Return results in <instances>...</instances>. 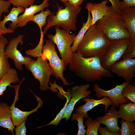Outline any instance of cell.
Masks as SVG:
<instances>
[{
  "label": "cell",
  "instance_id": "18",
  "mask_svg": "<svg viewBox=\"0 0 135 135\" xmlns=\"http://www.w3.org/2000/svg\"><path fill=\"white\" fill-rule=\"evenodd\" d=\"M49 0H44L40 4H33L25 8L23 14L18 16L17 22V27H22L26 26L35 14L43 10L49 6Z\"/></svg>",
  "mask_w": 135,
  "mask_h": 135
},
{
  "label": "cell",
  "instance_id": "6",
  "mask_svg": "<svg viewBox=\"0 0 135 135\" xmlns=\"http://www.w3.org/2000/svg\"><path fill=\"white\" fill-rule=\"evenodd\" d=\"M45 42V44L42 47L41 57L48 62L54 76L57 79L60 78L65 86L72 84V82H68L64 76L63 73L66 70V66L63 60L59 58L57 54L55 44L48 39L46 40Z\"/></svg>",
  "mask_w": 135,
  "mask_h": 135
},
{
  "label": "cell",
  "instance_id": "17",
  "mask_svg": "<svg viewBox=\"0 0 135 135\" xmlns=\"http://www.w3.org/2000/svg\"><path fill=\"white\" fill-rule=\"evenodd\" d=\"M82 100L85 101L86 103L84 104L78 106L76 110V112L82 114L86 118L88 116V112L99 104H102L104 105L105 113L106 112L110 106L114 105L110 99L106 96L99 100H94L91 98L89 99L87 97L82 98Z\"/></svg>",
  "mask_w": 135,
  "mask_h": 135
},
{
  "label": "cell",
  "instance_id": "3",
  "mask_svg": "<svg viewBox=\"0 0 135 135\" xmlns=\"http://www.w3.org/2000/svg\"><path fill=\"white\" fill-rule=\"evenodd\" d=\"M56 5L58 9L55 14L54 11L47 18L46 24L43 31L44 34L49 28L54 26L60 27L69 32L76 30L77 18L81 11V7H74L68 2L64 3V8L60 6L58 3Z\"/></svg>",
  "mask_w": 135,
  "mask_h": 135
},
{
  "label": "cell",
  "instance_id": "27",
  "mask_svg": "<svg viewBox=\"0 0 135 135\" xmlns=\"http://www.w3.org/2000/svg\"><path fill=\"white\" fill-rule=\"evenodd\" d=\"M85 122V125L87 126L86 132V135H98V129L100 125L97 119L94 120L91 118L89 116L86 118Z\"/></svg>",
  "mask_w": 135,
  "mask_h": 135
},
{
  "label": "cell",
  "instance_id": "28",
  "mask_svg": "<svg viewBox=\"0 0 135 135\" xmlns=\"http://www.w3.org/2000/svg\"><path fill=\"white\" fill-rule=\"evenodd\" d=\"M119 123L121 124V135H135V124L133 122L126 121L121 119Z\"/></svg>",
  "mask_w": 135,
  "mask_h": 135
},
{
  "label": "cell",
  "instance_id": "32",
  "mask_svg": "<svg viewBox=\"0 0 135 135\" xmlns=\"http://www.w3.org/2000/svg\"><path fill=\"white\" fill-rule=\"evenodd\" d=\"M122 59H128L135 58V40H131L124 52L122 56Z\"/></svg>",
  "mask_w": 135,
  "mask_h": 135
},
{
  "label": "cell",
  "instance_id": "4",
  "mask_svg": "<svg viewBox=\"0 0 135 135\" xmlns=\"http://www.w3.org/2000/svg\"><path fill=\"white\" fill-rule=\"evenodd\" d=\"M96 24L110 41L130 38L120 14L114 10L98 20Z\"/></svg>",
  "mask_w": 135,
  "mask_h": 135
},
{
  "label": "cell",
  "instance_id": "26",
  "mask_svg": "<svg viewBox=\"0 0 135 135\" xmlns=\"http://www.w3.org/2000/svg\"><path fill=\"white\" fill-rule=\"evenodd\" d=\"M49 9L44 11L42 10L39 14L33 15L31 18L30 21H32L38 26L40 32L42 31V27L46 24V19L48 16L52 13Z\"/></svg>",
  "mask_w": 135,
  "mask_h": 135
},
{
  "label": "cell",
  "instance_id": "8",
  "mask_svg": "<svg viewBox=\"0 0 135 135\" xmlns=\"http://www.w3.org/2000/svg\"><path fill=\"white\" fill-rule=\"evenodd\" d=\"M130 40L129 38L110 41L104 55L100 58L102 66L109 70L111 66L121 58Z\"/></svg>",
  "mask_w": 135,
  "mask_h": 135
},
{
  "label": "cell",
  "instance_id": "21",
  "mask_svg": "<svg viewBox=\"0 0 135 135\" xmlns=\"http://www.w3.org/2000/svg\"><path fill=\"white\" fill-rule=\"evenodd\" d=\"M118 111V118L133 122L135 120V103L129 102L126 104H120Z\"/></svg>",
  "mask_w": 135,
  "mask_h": 135
},
{
  "label": "cell",
  "instance_id": "25",
  "mask_svg": "<svg viewBox=\"0 0 135 135\" xmlns=\"http://www.w3.org/2000/svg\"><path fill=\"white\" fill-rule=\"evenodd\" d=\"M60 92L62 93V94L66 98V102L65 104L64 107L61 110L60 112L58 114L56 117L53 120L51 121L49 123L42 126L37 127V128H40L43 126H47L49 125H53L57 126L58 125L64 115L68 105V104L71 98L70 95V94L68 89L67 92L64 91L62 88L61 87L58 86V87Z\"/></svg>",
  "mask_w": 135,
  "mask_h": 135
},
{
  "label": "cell",
  "instance_id": "9",
  "mask_svg": "<svg viewBox=\"0 0 135 135\" xmlns=\"http://www.w3.org/2000/svg\"><path fill=\"white\" fill-rule=\"evenodd\" d=\"M23 35L19 34L12 38L8 42L4 50L5 55L13 60L16 68L20 70H23V65H27L32 59L29 56H24L17 49L19 43L21 45L23 44Z\"/></svg>",
  "mask_w": 135,
  "mask_h": 135
},
{
  "label": "cell",
  "instance_id": "10",
  "mask_svg": "<svg viewBox=\"0 0 135 135\" xmlns=\"http://www.w3.org/2000/svg\"><path fill=\"white\" fill-rule=\"evenodd\" d=\"M25 80V78H22L18 85L10 86L14 88L15 90V96L13 102L10 106V109L12 115V119L13 123L14 126H16L23 122L27 120L28 116L31 114L36 112L38 108L41 107L43 104L42 99L35 95L31 90L36 98L38 103L36 107L33 110L29 111H23L15 106L16 102L18 100L19 90L20 86L22 82Z\"/></svg>",
  "mask_w": 135,
  "mask_h": 135
},
{
  "label": "cell",
  "instance_id": "16",
  "mask_svg": "<svg viewBox=\"0 0 135 135\" xmlns=\"http://www.w3.org/2000/svg\"><path fill=\"white\" fill-rule=\"evenodd\" d=\"M108 1V0H105L98 3L88 2L86 4V9L90 12L92 15V26L96 24L98 20L104 16L114 10L111 6L107 5Z\"/></svg>",
  "mask_w": 135,
  "mask_h": 135
},
{
  "label": "cell",
  "instance_id": "2",
  "mask_svg": "<svg viewBox=\"0 0 135 135\" xmlns=\"http://www.w3.org/2000/svg\"><path fill=\"white\" fill-rule=\"evenodd\" d=\"M110 41L96 24L86 32L76 52L80 53L84 57L94 56L101 58Z\"/></svg>",
  "mask_w": 135,
  "mask_h": 135
},
{
  "label": "cell",
  "instance_id": "23",
  "mask_svg": "<svg viewBox=\"0 0 135 135\" xmlns=\"http://www.w3.org/2000/svg\"><path fill=\"white\" fill-rule=\"evenodd\" d=\"M8 42L4 36L0 44V79L11 68L8 58L4 54L5 46Z\"/></svg>",
  "mask_w": 135,
  "mask_h": 135
},
{
  "label": "cell",
  "instance_id": "35",
  "mask_svg": "<svg viewBox=\"0 0 135 135\" xmlns=\"http://www.w3.org/2000/svg\"><path fill=\"white\" fill-rule=\"evenodd\" d=\"M135 8V0H122L120 1V10L124 8Z\"/></svg>",
  "mask_w": 135,
  "mask_h": 135
},
{
  "label": "cell",
  "instance_id": "22",
  "mask_svg": "<svg viewBox=\"0 0 135 135\" xmlns=\"http://www.w3.org/2000/svg\"><path fill=\"white\" fill-rule=\"evenodd\" d=\"M20 82L16 70L11 68L0 79V96L3 94L7 87L11 83H20Z\"/></svg>",
  "mask_w": 135,
  "mask_h": 135
},
{
  "label": "cell",
  "instance_id": "34",
  "mask_svg": "<svg viewBox=\"0 0 135 135\" xmlns=\"http://www.w3.org/2000/svg\"><path fill=\"white\" fill-rule=\"evenodd\" d=\"M11 4L9 0H0V22L2 20V14L4 13H9Z\"/></svg>",
  "mask_w": 135,
  "mask_h": 135
},
{
  "label": "cell",
  "instance_id": "5",
  "mask_svg": "<svg viewBox=\"0 0 135 135\" xmlns=\"http://www.w3.org/2000/svg\"><path fill=\"white\" fill-rule=\"evenodd\" d=\"M55 30L54 35H47L48 39L56 44L61 59L66 67L71 62L73 57V53L71 47L76 35L75 34H70V32L64 29H61L57 26H56Z\"/></svg>",
  "mask_w": 135,
  "mask_h": 135
},
{
  "label": "cell",
  "instance_id": "1",
  "mask_svg": "<svg viewBox=\"0 0 135 135\" xmlns=\"http://www.w3.org/2000/svg\"><path fill=\"white\" fill-rule=\"evenodd\" d=\"M68 66L76 76L88 82L100 80L104 77H113L110 71L102 66L100 58L96 56L84 57L75 52Z\"/></svg>",
  "mask_w": 135,
  "mask_h": 135
},
{
  "label": "cell",
  "instance_id": "38",
  "mask_svg": "<svg viewBox=\"0 0 135 135\" xmlns=\"http://www.w3.org/2000/svg\"><path fill=\"white\" fill-rule=\"evenodd\" d=\"M99 133L102 135H120L119 134H116L111 132L106 127L99 126L98 129Z\"/></svg>",
  "mask_w": 135,
  "mask_h": 135
},
{
  "label": "cell",
  "instance_id": "20",
  "mask_svg": "<svg viewBox=\"0 0 135 135\" xmlns=\"http://www.w3.org/2000/svg\"><path fill=\"white\" fill-rule=\"evenodd\" d=\"M0 126L8 129L14 135L13 130L15 128L12 119L10 106L6 103H0Z\"/></svg>",
  "mask_w": 135,
  "mask_h": 135
},
{
  "label": "cell",
  "instance_id": "31",
  "mask_svg": "<svg viewBox=\"0 0 135 135\" xmlns=\"http://www.w3.org/2000/svg\"><path fill=\"white\" fill-rule=\"evenodd\" d=\"M83 116L77 112L73 113L72 116V121L76 120L78 122V131L77 135H84L86 130L84 129L85 125L83 124Z\"/></svg>",
  "mask_w": 135,
  "mask_h": 135
},
{
  "label": "cell",
  "instance_id": "29",
  "mask_svg": "<svg viewBox=\"0 0 135 135\" xmlns=\"http://www.w3.org/2000/svg\"><path fill=\"white\" fill-rule=\"evenodd\" d=\"M44 34L43 31L40 32V37L39 42L37 46L32 49H30L25 52L26 54L34 58L41 57L42 47L44 42Z\"/></svg>",
  "mask_w": 135,
  "mask_h": 135
},
{
  "label": "cell",
  "instance_id": "13",
  "mask_svg": "<svg viewBox=\"0 0 135 135\" xmlns=\"http://www.w3.org/2000/svg\"><path fill=\"white\" fill-rule=\"evenodd\" d=\"M110 70L126 82H130L135 77V58L122 59L114 64Z\"/></svg>",
  "mask_w": 135,
  "mask_h": 135
},
{
  "label": "cell",
  "instance_id": "33",
  "mask_svg": "<svg viewBox=\"0 0 135 135\" xmlns=\"http://www.w3.org/2000/svg\"><path fill=\"white\" fill-rule=\"evenodd\" d=\"M11 4L16 7H21L24 8L34 4L35 0H9Z\"/></svg>",
  "mask_w": 135,
  "mask_h": 135
},
{
  "label": "cell",
  "instance_id": "30",
  "mask_svg": "<svg viewBox=\"0 0 135 135\" xmlns=\"http://www.w3.org/2000/svg\"><path fill=\"white\" fill-rule=\"evenodd\" d=\"M122 94L128 100L135 103V85H133L130 82L123 89Z\"/></svg>",
  "mask_w": 135,
  "mask_h": 135
},
{
  "label": "cell",
  "instance_id": "19",
  "mask_svg": "<svg viewBox=\"0 0 135 135\" xmlns=\"http://www.w3.org/2000/svg\"><path fill=\"white\" fill-rule=\"evenodd\" d=\"M120 14L131 40H135V8L122 9Z\"/></svg>",
  "mask_w": 135,
  "mask_h": 135
},
{
  "label": "cell",
  "instance_id": "7",
  "mask_svg": "<svg viewBox=\"0 0 135 135\" xmlns=\"http://www.w3.org/2000/svg\"><path fill=\"white\" fill-rule=\"evenodd\" d=\"M25 66L34 78L40 82L39 88L41 90L46 91L49 89L48 84L50 76L52 75V70L47 60L44 59L41 57H38L36 60L32 59Z\"/></svg>",
  "mask_w": 135,
  "mask_h": 135
},
{
  "label": "cell",
  "instance_id": "24",
  "mask_svg": "<svg viewBox=\"0 0 135 135\" xmlns=\"http://www.w3.org/2000/svg\"><path fill=\"white\" fill-rule=\"evenodd\" d=\"M88 11V16L86 22L82 23V28L79 31L78 34L75 37L74 42L71 47L72 52L74 53L76 52L78 46L83 38L87 30L92 26V18L91 14Z\"/></svg>",
  "mask_w": 135,
  "mask_h": 135
},
{
  "label": "cell",
  "instance_id": "15",
  "mask_svg": "<svg viewBox=\"0 0 135 135\" xmlns=\"http://www.w3.org/2000/svg\"><path fill=\"white\" fill-rule=\"evenodd\" d=\"M118 111L113 105L107 112L105 113L104 116H99L96 119L100 125L104 124L111 132L119 134L121 135L120 128L118 125Z\"/></svg>",
  "mask_w": 135,
  "mask_h": 135
},
{
  "label": "cell",
  "instance_id": "41",
  "mask_svg": "<svg viewBox=\"0 0 135 135\" xmlns=\"http://www.w3.org/2000/svg\"><path fill=\"white\" fill-rule=\"evenodd\" d=\"M64 3L68 2V0H60Z\"/></svg>",
  "mask_w": 135,
  "mask_h": 135
},
{
  "label": "cell",
  "instance_id": "40",
  "mask_svg": "<svg viewBox=\"0 0 135 135\" xmlns=\"http://www.w3.org/2000/svg\"><path fill=\"white\" fill-rule=\"evenodd\" d=\"M3 34L2 32L0 31V44L1 42L2 37H3Z\"/></svg>",
  "mask_w": 135,
  "mask_h": 135
},
{
  "label": "cell",
  "instance_id": "37",
  "mask_svg": "<svg viewBox=\"0 0 135 135\" xmlns=\"http://www.w3.org/2000/svg\"><path fill=\"white\" fill-rule=\"evenodd\" d=\"M111 4V6L116 12L120 14V1L119 0H108Z\"/></svg>",
  "mask_w": 135,
  "mask_h": 135
},
{
  "label": "cell",
  "instance_id": "14",
  "mask_svg": "<svg viewBox=\"0 0 135 135\" xmlns=\"http://www.w3.org/2000/svg\"><path fill=\"white\" fill-rule=\"evenodd\" d=\"M24 10L25 8L23 7H14L7 16H4L3 19L0 22V31L3 34L14 32V30L18 28L17 22L18 16Z\"/></svg>",
  "mask_w": 135,
  "mask_h": 135
},
{
  "label": "cell",
  "instance_id": "11",
  "mask_svg": "<svg viewBox=\"0 0 135 135\" xmlns=\"http://www.w3.org/2000/svg\"><path fill=\"white\" fill-rule=\"evenodd\" d=\"M130 82H125L120 85H116L114 88L108 90H105L101 88L97 83L93 86V90L95 92L94 96L98 98H101L102 97L107 96L112 101L116 108L119 107L122 104H126L129 100L122 94V90L124 87Z\"/></svg>",
  "mask_w": 135,
  "mask_h": 135
},
{
  "label": "cell",
  "instance_id": "39",
  "mask_svg": "<svg viewBox=\"0 0 135 135\" xmlns=\"http://www.w3.org/2000/svg\"><path fill=\"white\" fill-rule=\"evenodd\" d=\"M84 0H68V2L72 6L75 7L80 6Z\"/></svg>",
  "mask_w": 135,
  "mask_h": 135
},
{
  "label": "cell",
  "instance_id": "36",
  "mask_svg": "<svg viewBox=\"0 0 135 135\" xmlns=\"http://www.w3.org/2000/svg\"><path fill=\"white\" fill-rule=\"evenodd\" d=\"M26 120L22 122L15 128L16 135H26V128L25 126Z\"/></svg>",
  "mask_w": 135,
  "mask_h": 135
},
{
  "label": "cell",
  "instance_id": "12",
  "mask_svg": "<svg viewBox=\"0 0 135 135\" xmlns=\"http://www.w3.org/2000/svg\"><path fill=\"white\" fill-rule=\"evenodd\" d=\"M90 86L88 84L76 85L68 88L71 98L62 118H65L67 121L71 116L75 105L80 99L88 97L91 94L90 90H88Z\"/></svg>",
  "mask_w": 135,
  "mask_h": 135
}]
</instances>
